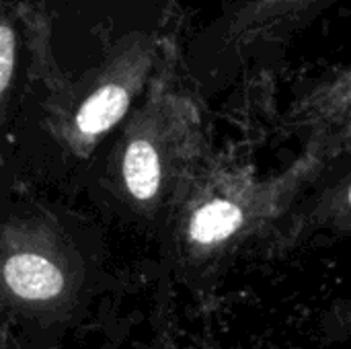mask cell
<instances>
[{
    "instance_id": "6da1fadb",
    "label": "cell",
    "mask_w": 351,
    "mask_h": 349,
    "mask_svg": "<svg viewBox=\"0 0 351 349\" xmlns=\"http://www.w3.org/2000/svg\"><path fill=\"white\" fill-rule=\"evenodd\" d=\"M4 282L25 300H49L64 288V276L49 259L35 253H16L4 263Z\"/></svg>"
},
{
    "instance_id": "7a4b0ae2",
    "label": "cell",
    "mask_w": 351,
    "mask_h": 349,
    "mask_svg": "<svg viewBox=\"0 0 351 349\" xmlns=\"http://www.w3.org/2000/svg\"><path fill=\"white\" fill-rule=\"evenodd\" d=\"M121 177L134 200H156L162 187V156L152 138L144 134L130 138L121 158Z\"/></svg>"
},
{
    "instance_id": "3957f363",
    "label": "cell",
    "mask_w": 351,
    "mask_h": 349,
    "mask_svg": "<svg viewBox=\"0 0 351 349\" xmlns=\"http://www.w3.org/2000/svg\"><path fill=\"white\" fill-rule=\"evenodd\" d=\"M130 88L117 82L103 84L97 88L78 109L74 123L76 132L84 138H97L109 132L130 107Z\"/></svg>"
},
{
    "instance_id": "277c9868",
    "label": "cell",
    "mask_w": 351,
    "mask_h": 349,
    "mask_svg": "<svg viewBox=\"0 0 351 349\" xmlns=\"http://www.w3.org/2000/svg\"><path fill=\"white\" fill-rule=\"evenodd\" d=\"M245 222L241 206L230 200H212L191 218L189 237L197 245H216L230 239Z\"/></svg>"
},
{
    "instance_id": "5b68a950",
    "label": "cell",
    "mask_w": 351,
    "mask_h": 349,
    "mask_svg": "<svg viewBox=\"0 0 351 349\" xmlns=\"http://www.w3.org/2000/svg\"><path fill=\"white\" fill-rule=\"evenodd\" d=\"M14 33L8 23L2 25L0 29V91L2 95L10 86L12 78V68H14Z\"/></svg>"
},
{
    "instance_id": "8992f818",
    "label": "cell",
    "mask_w": 351,
    "mask_h": 349,
    "mask_svg": "<svg viewBox=\"0 0 351 349\" xmlns=\"http://www.w3.org/2000/svg\"><path fill=\"white\" fill-rule=\"evenodd\" d=\"M348 200H350V206H351V189H350V193H348Z\"/></svg>"
}]
</instances>
